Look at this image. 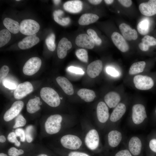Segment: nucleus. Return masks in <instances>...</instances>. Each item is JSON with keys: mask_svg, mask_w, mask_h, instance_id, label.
<instances>
[{"mask_svg": "<svg viewBox=\"0 0 156 156\" xmlns=\"http://www.w3.org/2000/svg\"><path fill=\"white\" fill-rule=\"evenodd\" d=\"M40 94L42 99L49 106L56 107L60 105V96L53 89L48 87H43L41 88Z\"/></svg>", "mask_w": 156, "mask_h": 156, "instance_id": "1", "label": "nucleus"}, {"mask_svg": "<svg viewBox=\"0 0 156 156\" xmlns=\"http://www.w3.org/2000/svg\"><path fill=\"white\" fill-rule=\"evenodd\" d=\"M62 119V116L59 114H54L49 117L45 123L46 132L50 134L58 133L61 128Z\"/></svg>", "mask_w": 156, "mask_h": 156, "instance_id": "2", "label": "nucleus"}, {"mask_svg": "<svg viewBox=\"0 0 156 156\" xmlns=\"http://www.w3.org/2000/svg\"><path fill=\"white\" fill-rule=\"evenodd\" d=\"M40 28L39 24L35 21L31 19H25L20 24V31L23 34L30 36L37 33Z\"/></svg>", "mask_w": 156, "mask_h": 156, "instance_id": "3", "label": "nucleus"}, {"mask_svg": "<svg viewBox=\"0 0 156 156\" xmlns=\"http://www.w3.org/2000/svg\"><path fill=\"white\" fill-rule=\"evenodd\" d=\"M41 64V60L38 57H33L30 58L26 62L23 67V73L28 76L34 74L40 69Z\"/></svg>", "mask_w": 156, "mask_h": 156, "instance_id": "4", "label": "nucleus"}, {"mask_svg": "<svg viewBox=\"0 0 156 156\" xmlns=\"http://www.w3.org/2000/svg\"><path fill=\"white\" fill-rule=\"evenodd\" d=\"M60 142L63 147L71 150L79 148L82 143L81 140L79 137L70 134L63 136L61 139Z\"/></svg>", "mask_w": 156, "mask_h": 156, "instance_id": "5", "label": "nucleus"}, {"mask_svg": "<svg viewBox=\"0 0 156 156\" xmlns=\"http://www.w3.org/2000/svg\"><path fill=\"white\" fill-rule=\"evenodd\" d=\"M135 87L141 90H149L153 87L154 83L151 77L141 75L135 76L133 79Z\"/></svg>", "mask_w": 156, "mask_h": 156, "instance_id": "6", "label": "nucleus"}, {"mask_svg": "<svg viewBox=\"0 0 156 156\" xmlns=\"http://www.w3.org/2000/svg\"><path fill=\"white\" fill-rule=\"evenodd\" d=\"M147 117L145 107L142 104H137L134 105L132 108V120L135 124L142 123Z\"/></svg>", "mask_w": 156, "mask_h": 156, "instance_id": "7", "label": "nucleus"}, {"mask_svg": "<svg viewBox=\"0 0 156 156\" xmlns=\"http://www.w3.org/2000/svg\"><path fill=\"white\" fill-rule=\"evenodd\" d=\"M33 89L32 85L29 81L21 83L18 85L14 91V97L16 99H21L31 92Z\"/></svg>", "mask_w": 156, "mask_h": 156, "instance_id": "8", "label": "nucleus"}, {"mask_svg": "<svg viewBox=\"0 0 156 156\" xmlns=\"http://www.w3.org/2000/svg\"><path fill=\"white\" fill-rule=\"evenodd\" d=\"M23 106L24 103L22 101L14 102L5 113L3 116L4 120L7 122L12 120L19 114Z\"/></svg>", "mask_w": 156, "mask_h": 156, "instance_id": "9", "label": "nucleus"}, {"mask_svg": "<svg viewBox=\"0 0 156 156\" xmlns=\"http://www.w3.org/2000/svg\"><path fill=\"white\" fill-rule=\"evenodd\" d=\"M99 141L98 133L96 130H90L86 134L85 142L86 146L89 149L93 150L98 147Z\"/></svg>", "mask_w": 156, "mask_h": 156, "instance_id": "10", "label": "nucleus"}, {"mask_svg": "<svg viewBox=\"0 0 156 156\" xmlns=\"http://www.w3.org/2000/svg\"><path fill=\"white\" fill-rule=\"evenodd\" d=\"M140 12L142 14L150 16L156 14V0H150L147 2L141 3L139 6Z\"/></svg>", "mask_w": 156, "mask_h": 156, "instance_id": "11", "label": "nucleus"}, {"mask_svg": "<svg viewBox=\"0 0 156 156\" xmlns=\"http://www.w3.org/2000/svg\"><path fill=\"white\" fill-rule=\"evenodd\" d=\"M112 40L115 46L121 52H125L129 49V46L124 37L117 32H114L111 36Z\"/></svg>", "mask_w": 156, "mask_h": 156, "instance_id": "12", "label": "nucleus"}, {"mask_svg": "<svg viewBox=\"0 0 156 156\" xmlns=\"http://www.w3.org/2000/svg\"><path fill=\"white\" fill-rule=\"evenodd\" d=\"M75 42L78 47L91 49L94 47V42L92 38L86 34H81L76 37Z\"/></svg>", "mask_w": 156, "mask_h": 156, "instance_id": "13", "label": "nucleus"}, {"mask_svg": "<svg viewBox=\"0 0 156 156\" xmlns=\"http://www.w3.org/2000/svg\"><path fill=\"white\" fill-rule=\"evenodd\" d=\"M120 30L125 39L128 40H135L138 37L137 32L135 29H132L128 25L122 23L119 26Z\"/></svg>", "mask_w": 156, "mask_h": 156, "instance_id": "14", "label": "nucleus"}, {"mask_svg": "<svg viewBox=\"0 0 156 156\" xmlns=\"http://www.w3.org/2000/svg\"><path fill=\"white\" fill-rule=\"evenodd\" d=\"M103 68L101 61L97 60L93 61L88 66L87 73L88 76L91 78L98 76L101 72Z\"/></svg>", "mask_w": 156, "mask_h": 156, "instance_id": "15", "label": "nucleus"}, {"mask_svg": "<svg viewBox=\"0 0 156 156\" xmlns=\"http://www.w3.org/2000/svg\"><path fill=\"white\" fill-rule=\"evenodd\" d=\"M72 47L71 43L67 38H62L58 43L57 48V54L58 57L61 59L64 58L66 55L67 51Z\"/></svg>", "mask_w": 156, "mask_h": 156, "instance_id": "16", "label": "nucleus"}, {"mask_svg": "<svg viewBox=\"0 0 156 156\" xmlns=\"http://www.w3.org/2000/svg\"><path fill=\"white\" fill-rule=\"evenodd\" d=\"M36 34L28 36L20 41L18 43L19 47L22 49H29L38 43L40 41Z\"/></svg>", "mask_w": 156, "mask_h": 156, "instance_id": "17", "label": "nucleus"}, {"mask_svg": "<svg viewBox=\"0 0 156 156\" xmlns=\"http://www.w3.org/2000/svg\"><path fill=\"white\" fill-rule=\"evenodd\" d=\"M96 114L99 121L105 123L108 120L109 116L108 108L106 104L103 101L99 102L97 106Z\"/></svg>", "mask_w": 156, "mask_h": 156, "instance_id": "18", "label": "nucleus"}, {"mask_svg": "<svg viewBox=\"0 0 156 156\" xmlns=\"http://www.w3.org/2000/svg\"><path fill=\"white\" fill-rule=\"evenodd\" d=\"M63 8L66 11L68 12L77 13L80 12L82 10L83 4L80 0L70 1L64 3Z\"/></svg>", "mask_w": 156, "mask_h": 156, "instance_id": "19", "label": "nucleus"}, {"mask_svg": "<svg viewBox=\"0 0 156 156\" xmlns=\"http://www.w3.org/2000/svg\"><path fill=\"white\" fill-rule=\"evenodd\" d=\"M128 147L130 152L132 155H138L140 154L142 149L141 140L137 137L133 136L129 140Z\"/></svg>", "mask_w": 156, "mask_h": 156, "instance_id": "20", "label": "nucleus"}, {"mask_svg": "<svg viewBox=\"0 0 156 156\" xmlns=\"http://www.w3.org/2000/svg\"><path fill=\"white\" fill-rule=\"evenodd\" d=\"M56 81L64 92L67 94L71 95L74 93L73 86L66 78L63 77H58Z\"/></svg>", "mask_w": 156, "mask_h": 156, "instance_id": "21", "label": "nucleus"}, {"mask_svg": "<svg viewBox=\"0 0 156 156\" xmlns=\"http://www.w3.org/2000/svg\"><path fill=\"white\" fill-rule=\"evenodd\" d=\"M126 110V107L124 103H118L112 113L110 117V120L113 122L118 121L125 114Z\"/></svg>", "mask_w": 156, "mask_h": 156, "instance_id": "22", "label": "nucleus"}, {"mask_svg": "<svg viewBox=\"0 0 156 156\" xmlns=\"http://www.w3.org/2000/svg\"><path fill=\"white\" fill-rule=\"evenodd\" d=\"M105 101L110 108L115 107L120 100V97L117 92H111L107 94L104 98Z\"/></svg>", "mask_w": 156, "mask_h": 156, "instance_id": "23", "label": "nucleus"}, {"mask_svg": "<svg viewBox=\"0 0 156 156\" xmlns=\"http://www.w3.org/2000/svg\"><path fill=\"white\" fill-rule=\"evenodd\" d=\"M122 138L121 133L116 130L109 132L108 135V142L109 145L112 147L117 146L120 142Z\"/></svg>", "mask_w": 156, "mask_h": 156, "instance_id": "24", "label": "nucleus"}, {"mask_svg": "<svg viewBox=\"0 0 156 156\" xmlns=\"http://www.w3.org/2000/svg\"><path fill=\"white\" fill-rule=\"evenodd\" d=\"M3 23L7 29L13 34H17L20 30V24L17 21L10 18H5Z\"/></svg>", "mask_w": 156, "mask_h": 156, "instance_id": "25", "label": "nucleus"}, {"mask_svg": "<svg viewBox=\"0 0 156 156\" xmlns=\"http://www.w3.org/2000/svg\"><path fill=\"white\" fill-rule=\"evenodd\" d=\"M99 19V17L96 14L92 13H85L80 17L78 23L81 25H87L93 23Z\"/></svg>", "mask_w": 156, "mask_h": 156, "instance_id": "26", "label": "nucleus"}, {"mask_svg": "<svg viewBox=\"0 0 156 156\" xmlns=\"http://www.w3.org/2000/svg\"><path fill=\"white\" fill-rule=\"evenodd\" d=\"M77 94L81 99L86 102L92 101L96 96L93 91L86 88H82L79 90L77 92Z\"/></svg>", "mask_w": 156, "mask_h": 156, "instance_id": "27", "label": "nucleus"}, {"mask_svg": "<svg viewBox=\"0 0 156 156\" xmlns=\"http://www.w3.org/2000/svg\"><path fill=\"white\" fill-rule=\"evenodd\" d=\"M40 98L38 97L30 99L27 104V111L30 114L36 112L40 109Z\"/></svg>", "mask_w": 156, "mask_h": 156, "instance_id": "28", "label": "nucleus"}, {"mask_svg": "<svg viewBox=\"0 0 156 156\" xmlns=\"http://www.w3.org/2000/svg\"><path fill=\"white\" fill-rule=\"evenodd\" d=\"M63 11L61 10H56L53 13L55 21L59 24L62 26H66L69 24L70 21L69 18H62L61 16L63 14Z\"/></svg>", "mask_w": 156, "mask_h": 156, "instance_id": "29", "label": "nucleus"}, {"mask_svg": "<svg viewBox=\"0 0 156 156\" xmlns=\"http://www.w3.org/2000/svg\"><path fill=\"white\" fill-rule=\"evenodd\" d=\"M146 64L144 61H139L133 63L131 66L129 73L130 75H135L142 72Z\"/></svg>", "mask_w": 156, "mask_h": 156, "instance_id": "30", "label": "nucleus"}, {"mask_svg": "<svg viewBox=\"0 0 156 156\" xmlns=\"http://www.w3.org/2000/svg\"><path fill=\"white\" fill-rule=\"evenodd\" d=\"M137 29L139 33L142 35H145L149 31L150 23L147 19H144L138 24Z\"/></svg>", "mask_w": 156, "mask_h": 156, "instance_id": "31", "label": "nucleus"}, {"mask_svg": "<svg viewBox=\"0 0 156 156\" xmlns=\"http://www.w3.org/2000/svg\"><path fill=\"white\" fill-rule=\"evenodd\" d=\"M11 34L7 29H3L0 31V47L7 44L10 40Z\"/></svg>", "mask_w": 156, "mask_h": 156, "instance_id": "32", "label": "nucleus"}, {"mask_svg": "<svg viewBox=\"0 0 156 156\" xmlns=\"http://www.w3.org/2000/svg\"><path fill=\"white\" fill-rule=\"evenodd\" d=\"M55 34L53 33H51L45 40V43L48 49L51 51H54L55 48Z\"/></svg>", "mask_w": 156, "mask_h": 156, "instance_id": "33", "label": "nucleus"}, {"mask_svg": "<svg viewBox=\"0 0 156 156\" xmlns=\"http://www.w3.org/2000/svg\"><path fill=\"white\" fill-rule=\"evenodd\" d=\"M75 54L77 58L81 61L87 63L88 62V56L87 51L84 49L77 50Z\"/></svg>", "mask_w": 156, "mask_h": 156, "instance_id": "34", "label": "nucleus"}, {"mask_svg": "<svg viewBox=\"0 0 156 156\" xmlns=\"http://www.w3.org/2000/svg\"><path fill=\"white\" fill-rule=\"evenodd\" d=\"M87 32L88 35L93 40L96 44L99 45L101 44V39L98 36L94 30L91 29H89L87 30Z\"/></svg>", "mask_w": 156, "mask_h": 156, "instance_id": "35", "label": "nucleus"}, {"mask_svg": "<svg viewBox=\"0 0 156 156\" xmlns=\"http://www.w3.org/2000/svg\"><path fill=\"white\" fill-rule=\"evenodd\" d=\"M142 42L148 47L156 45V39L153 37L149 35L145 36L142 39Z\"/></svg>", "mask_w": 156, "mask_h": 156, "instance_id": "36", "label": "nucleus"}, {"mask_svg": "<svg viewBox=\"0 0 156 156\" xmlns=\"http://www.w3.org/2000/svg\"><path fill=\"white\" fill-rule=\"evenodd\" d=\"M15 123L13 127L14 128L24 126L26 123L25 118L21 114L18 115L16 118Z\"/></svg>", "mask_w": 156, "mask_h": 156, "instance_id": "37", "label": "nucleus"}, {"mask_svg": "<svg viewBox=\"0 0 156 156\" xmlns=\"http://www.w3.org/2000/svg\"><path fill=\"white\" fill-rule=\"evenodd\" d=\"M24 153V151L23 150H18L14 147L10 148L8 151V154L10 156H18Z\"/></svg>", "mask_w": 156, "mask_h": 156, "instance_id": "38", "label": "nucleus"}, {"mask_svg": "<svg viewBox=\"0 0 156 156\" xmlns=\"http://www.w3.org/2000/svg\"><path fill=\"white\" fill-rule=\"evenodd\" d=\"M17 137L15 132H11L8 135L7 138L9 142L14 143L16 146H19L20 145V143L17 140Z\"/></svg>", "mask_w": 156, "mask_h": 156, "instance_id": "39", "label": "nucleus"}, {"mask_svg": "<svg viewBox=\"0 0 156 156\" xmlns=\"http://www.w3.org/2000/svg\"><path fill=\"white\" fill-rule=\"evenodd\" d=\"M33 127L32 125L28 126L25 130V137L27 141L29 143L31 142L33 140L32 133L33 131Z\"/></svg>", "mask_w": 156, "mask_h": 156, "instance_id": "40", "label": "nucleus"}, {"mask_svg": "<svg viewBox=\"0 0 156 156\" xmlns=\"http://www.w3.org/2000/svg\"><path fill=\"white\" fill-rule=\"evenodd\" d=\"M3 84L5 87L10 90L15 89L17 87L16 85L14 82L6 79L3 80Z\"/></svg>", "mask_w": 156, "mask_h": 156, "instance_id": "41", "label": "nucleus"}, {"mask_svg": "<svg viewBox=\"0 0 156 156\" xmlns=\"http://www.w3.org/2000/svg\"><path fill=\"white\" fill-rule=\"evenodd\" d=\"M9 71L8 67L6 65L3 66L0 70V81H1L7 76Z\"/></svg>", "mask_w": 156, "mask_h": 156, "instance_id": "42", "label": "nucleus"}, {"mask_svg": "<svg viewBox=\"0 0 156 156\" xmlns=\"http://www.w3.org/2000/svg\"><path fill=\"white\" fill-rule=\"evenodd\" d=\"M16 136L19 137L20 140L22 142H24L25 140V134L24 130L22 129L18 128L16 129L15 131Z\"/></svg>", "mask_w": 156, "mask_h": 156, "instance_id": "43", "label": "nucleus"}, {"mask_svg": "<svg viewBox=\"0 0 156 156\" xmlns=\"http://www.w3.org/2000/svg\"><path fill=\"white\" fill-rule=\"evenodd\" d=\"M107 73L114 77H117L119 75V72L114 68L110 67H107L106 69Z\"/></svg>", "mask_w": 156, "mask_h": 156, "instance_id": "44", "label": "nucleus"}, {"mask_svg": "<svg viewBox=\"0 0 156 156\" xmlns=\"http://www.w3.org/2000/svg\"><path fill=\"white\" fill-rule=\"evenodd\" d=\"M68 70L71 72L74 73L78 74H83L84 73V71L81 68L71 66L68 68Z\"/></svg>", "mask_w": 156, "mask_h": 156, "instance_id": "45", "label": "nucleus"}, {"mask_svg": "<svg viewBox=\"0 0 156 156\" xmlns=\"http://www.w3.org/2000/svg\"><path fill=\"white\" fill-rule=\"evenodd\" d=\"M149 146L152 151L156 153V138H152L150 140Z\"/></svg>", "mask_w": 156, "mask_h": 156, "instance_id": "46", "label": "nucleus"}, {"mask_svg": "<svg viewBox=\"0 0 156 156\" xmlns=\"http://www.w3.org/2000/svg\"><path fill=\"white\" fill-rule=\"evenodd\" d=\"M115 156H132L131 153L127 149L120 150L117 153Z\"/></svg>", "mask_w": 156, "mask_h": 156, "instance_id": "47", "label": "nucleus"}, {"mask_svg": "<svg viewBox=\"0 0 156 156\" xmlns=\"http://www.w3.org/2000/svg\"><path fill=\"white\" fill-rule=\"evenodd\" d=\"M118 1L125 7H129L132 4V1L131 0H118Z\"/></svg>", "mask_w": 156, "mask_h": 156, "instance_id": "48", "label": "nucleus"}, {"mask_svg": "<svg viewBox=\"0 0 156 156\" xmlns=\"http://www.w3.org/2000/svg\"><path fill=\"white\" fill-rule=\"evenodd\" d=\"M68 156H90L88 154L82 152L73 151L70 153Z\"/></svg>", "mask_w": 156, "mask_h": 156, "instance_id": "49", "label": "nucleus"}, {"mask_svg": "<svg viewBox=\"0 0 156 156\" xmlns=\"http://www.w3.org/2000/svg\"><path fill=\"white\" fill-rule=\"evenodd\" d=\"M140 49L142 51H146L149 49V47L146 45L142 42L140 43L138 45Z\"/></svg>", "mask_w": 156, "mask_h": 156, "instance_id": "50", "label": "nucleus"}, {"mask_svg": "<svg viewBox=\"0 0 156 156\" xmlns=\"http://www.w3.org/2000/svg\"><path fill=\"white\" fill-rule=\"evenodd\" d=\"M89 2L94 5H97L100 4L102 1L101 0H89Z\"/></svg>", "mask_w": 156, "mask_h": 156, "instance_id": "51", "label": "nucleus"}, {"mask_svg": "<svg viewBox=\"0 0 156 156\" xmlns=\"http://www.w3.org/2000/svg\"><path fill=\"white\" fill-rule=\"evenodd\" d=\"M6 141V138L4 136L1 135L0 136V142L1 143H3Z\"/></svg>", "mask_w": 156, "mask_h": 156, "instance_id": "52", "label": "nucleus"}, {"mask_svg": "<svg viewBox=\"0 0 156 156\" xmlns=\"http://www.w3.org/2000/svg\"><path fill=\"white\" fill-rule=\"evenodd\" d=\"M104 1L107 4H112L114 1L113 0H105Z\"/></svg>", "mask_w": 156, "mask_h": 156, "instance_id": "53", "label": "nucleus"}, {"mask_svg": "<svg viewBox=\"0 0 156 156\" xmlns=\"http://www.w3.org/2000/svg\"><path fill=\"white\" fill-rule=\"evenodd\" d=\"M53 1L54 2L55 4L56 5H57L59 4L61 1V0H53Z\"/></svg>", "mask_w": 156, "mask_h": 156, "instance_id": "54", "label": "nucleus"}, {"mask_svg": "<svg viewBox=\"0 0 156 156\" xmlns=\"http://www.w3.org/2000/svg\"><path fill=\"white\" fill-rule=\"evenodd\" d=\"M0 156H8L6 154L3 153H1L0 154Z\"/></svg>", "mask_w": 156, "mask_h": 156, "instance_id": "55", "label": "nucleus"}, {"mask_svg": "<svg viewBox=\"0 0 156 156\" xmlns=\"http://www.w3.org/2000/svg\"><path fill=\"white\" fill-rule=\"evenodd\" d=\"M37 156H48L46 154H40Z\"/></svg>", "mask_w": 156, "mask_h": 156, "instance_id": "56", "label": "nucleus"}, {"mask_svg": "<svg viewBox=\"0 0 156 156\" xmlns=\"http://www.w3.org/2000/svg\"><path fill=\"white\" fill-rule=\"evenodd\" d=\"M60 99H62V97H60Z\"/></svg>", "mask_w": 156, "mask_h": 156, "instance_id": "57", "label": "nucleus"}, {"mask_svg": "<svg viewBox=\"0 0 156 156\" xmlns=\"http://www.w3.org/2000/svg\"><path fill=\"white\" fill-rule=\"evenodd\" d=\"M20 1V0H16V1Z\"/></svg>", "mask_w": 156, "mask_h": 156, "instance_id": "58", "label": "nucleus"}, {"mask_svg": "<svg viewBox=\"0 0 156 156\" xmlns=\"http://www.w3.org/2000/svg\"><path fill=\"white\" fill-rule=\"evenodd\" d=\"M155 112V113H156V108Z\"/></svg>", "mask_w": 156, "mask_h": 156, "instance_id": "59", "label": "nucleus"}]
</instances>
